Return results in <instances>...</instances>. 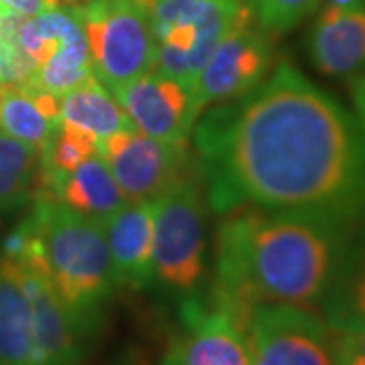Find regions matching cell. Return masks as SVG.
I'll return each mask as SVG.
<instances>
[{
    "mask_svg": "<svg viewBox=\"0 0 365 365\" xmlns=\"http://www.w3.org/2000/svg\"><path fill=\"white\" fill-rule=\"evenodd\" d=\"M195 144L215 213L288 209L365 222V122L290 63L211 108Z\"/></svg>",
    "mask_w": 365,
    "mask_h": 365,
    "instance_id": "cell-1",
    "label": "cell"
},
{
    "mask_svg": "<svg viewBox=\"0 0 365 365\" xmlns=\"http://www.w3.org/2000/svg\"><path fill=\"white\" fill-rule=\"evenodd\" d=\"M357 227V222L319 211H230L217 234L213 302L242 323L260 302L314 311Z\"/></svg>",
    "mask_w": 365,
    "mask_h": 365,
    "instance_id": "cell-2",
    "label": "cell"
},
{
    "mask_svg": "<svg viewBox=\"0 0 365 365\" xmlns=\"http://www.w3.org/2000/svg\"><path fill=\"white\" fill-rule=\"evenodd\" d=\"M35 207L19 225L39 256L51 287L90 343L104 327L106 309L118 282L104 223L83 217L49 197H35Z\"/></svg>",
    "mask_w": 365,
    "mask_h": 365,
    "instance_id": "cell-3",
    "label": "cell"
},
{
    "mask_svg": "<svg viewBox=\"0 0 365 365\" xmlns=\"http://www.w3.org/2000/svg\"><path fill=\"white\" fill-rule=\"evenodd\" d=\"M205 278L203 179L193 169L157 199L150 287L189 300Z\"/></svg>",
    "mask_w": 365,
    "mask_h": 365,
    "instance_id": "cell-4",
    "label": "cell"
},
{
    "mask_svg": "<svg viewBox=\"0 0 365 365\" xmlns=\"http://www.w3.org/2000/svg\"><path fill=\"white\" fill-rule=\"evenodd\" d=\"M248 14L244 0H157L150 11L155 71L193 90L211 53Z\"/></svg>",
    "mask_w": 365,
    "mask_h": 365,
    "instance_id": "cell-5",
    "label": "cell"
},
{
    "mask_svg": "<svg viewBox=\"0 0 365 365\" xmlns=\"http://www.w3.org/2000/svg\"><path fill=\"white\" fill-rule=\"evenodd\" d=\"M93 76L112 93L155 69L150 14L132 0H86L78 6Z\"/></svg>",
    "mask_w": 365,
    "mask_h": 365,
    "instance_id": "cell-6",
    "label": "cell"
},
{
    "mask_svg": "<svg viewBox=\"0 0 365 365\" xmlns=\"http://www.w3.org/2000/svg\"><path fill=\"white\" fill-rule=\"evenodd\" d=\"M244 331L252 365H337L335 331L313 309L260 302Z\"/></svg>",
    "mask_w": 365,
    "mask_h": 365,
    "instance_id": "cell-7",
    "label": "cell"
},
{
    "mask_svg": "<svg viewBox=\"0 0 365 365\" xmlns=\"http://www.w3.org/2000/svg\"><path fill=\"white\" fill-rule=\"evenodd\" d=\"M19 45L33 66V78L26 88L61 98L93 76L78 6H55L23 19L19 26Z\"/></svg>",
    "mask_w": 365,
    "mask_h": 365,
    "instance_id": "cell-8",
    "label": "cell"
},
{
    "mask_svg": "<svg viewBox=\"0 0 365 365\" xmlns=\"http://www.w3.org/2000/svg\"><path fill=\"white\" fill-rule=\"evenodd\" d=\"M98 155L106 160L128 203L157 201L197 167L187 143L158 140L136 128L98 140Z\"/></svg>",
    "mask_w": 365,
    "mask_h": 365,
    "instance_id": "cell-9",
    "label": "cell"
},
{
    "mask_svg": "<svg viewBox=\"0 0 365 365\" xmlns=\"http://www.w3.org/2000/svg\"><path fill=\"white\" fill-rule=\"evenodd\" d=\"M270 35L252 14L230 29L193 83L201 112L234 102L260 86L274 63Z\"/></svg>",
    "mask_w": 365,
    "mask_h": 365,
    "instance_id": "cell-10",
    "label": "cell"
},
{
    "mask_svg": "<svg viewBox=\"0 0 365 365\" xmlns=\"http://www.w3.org/2000/svg\"><path fill=\"white\" fill-rule=\"evenodd\" d=\"M181 319L160 365H252L244 323L230 311L193 297L181 302Z\"/></svg>",
    "mask_w": 365,
    "mask_h": 365,
    "instance_id": "cell-11",
    "label": "cell"
},
{
    "mask_svg": "<svg viewBox=\"0 0 365 365\" xmlns=\"http://www.w3.org/2000/svg\"><path fill=\"white\" fill-rule=\"evenodd\" d=\"M114 96L136 130L167 143H187L201 116L193 90L155 69Z\"/></svg>",
    "mask_w": 365,
    "mask_h": 365,
    "instance_id": "cell-12",
    "label": "cell"
},
{
    "mask_svg": "<svg viewBox=\"0 0 365 365\" xmlns=\"http://www.w3.org/2000/svg\"><path fill=\"white\" fill-rule=\"evenodd\" d=\"M313 66L329 78L365 71V0L357 4L323 2L307 35Z\"/></svg>",
    "mask_w": 365,
    "mask_h": 365,
    "instance_id": "cell-13",
    "label": "cell"
},
{
    "mask_svg": "<svg viewBox=\"0 0 365 365\" xmlns=\"http://www.w3.org/2000/svg\"><path fill=\"white\" fill-rule=\"evenodd\" d=\"M0 365H45L23 264L0 252Z\"/></svg>",
    "mask_w": 365,
    "mask_h": 365,
    "instance_id": "cell-14",
    "label": "cell"
},
{
    "mask_svg": "<svg viewBox=\"0 0 365 365\" xmlns=\"http://www.w3.org/2000/svg\"><path fill=\"white\" fill-rule=\"evenodd\" d=\"M157 201L126 203L104 222L118 287L144 290L153 280Z\"/></svg>",
    "mask_w": 365,
    "mask_h": 365,
    "instance_id": "cell-15",
    "label": "cell"
},
{
    "mask_svg": "<svg viewBox=\"0 0 365 365\" xmlns=\"http://www.w3.org/2000/svg\"><path fill=\"white\" fill-rule=\"evenodd\" d=\"M37 195L49 197L63 207L100 223L128 203L106 160L98 153L66 177L41 187Z\"/></svg>",
    "mask_w": 365,
    "mask_h": 365,
    "instance_id": "cell-16",
    "label": "cell"
},
{
    "mask_svg": "<svg viewBox=\"0 0 365 365\" xmlns=\"http://www.w3.org/2000/svg\"><path fill=\"white\" fill-rule=\"evenodd\" d=\"M319 309L333 331H365V222L355 230Z\"/></svg>",
    "mask_w": 365,
    "mask_h": 365,
    "instance_id": "cell-17",
    "label": "cell"
},
{
    "mask_svg": "<svg viewBox=\"0 0 365 365\" xmlns=\"http://www.w3.org/2000/svg\"><path fill=\"white\" fill-rule=\"evenodd\" d=\"M2 86V83H0ZM59 124V96L26 86L0 88V132L43 150Z\"/></svg>",
    "mask_w": 365,
    "mask_h": 365,
    "instance_id": "cell-18",
    "label": "cell"
},
{
    "mask_svg": "<svg viewBox=\"0 0 365 365\" xmlns=\"http://www.w3.org/2000/svg\"><path fill=\"white\" fill-rule=\"evenodd\" d=\"M59 120L86 130L98 140L134 128L116 96L96 76L59 98Z\"/></svg>",
    "mask_w": 365,
    "mask_h": 365,
    "instance_id": "cell-19",
    "label": "cell"
},
{
    "mask_svg": "<svg viewBox=\"0 0 365 365\" xmlns=\"http://www.w3.org/2000/svg\"><path fill=\"white\" fill-rule=\"evenodd\" d=\"M39 187V150L0 132V217L35 201Z\"/></svg>",
    "mask_w": 365,
    "mask_h": 365,
    "instance_id": "cell-20",
    "label": "cell"
},
{
    "mask_svg": "<svg viewBox=\"0 0 365 365\" xmlns=\"http://www.w3.org/2000/svg\"><path fill=\"white\" fill-rule=\"evenodd\" d=\"M98 153V138L59 120L51 138L41 150V187L66 177ZM39 187V189H41Z\"/></svg>",
    "mask_w": 365,
    "mask_h": 365,
    "instance_id": "cell-21",
    "label": "cell"
},
{
    "mask_svg": "<svg viewBox=\"0 0 365 365\" xmlns=\"http://www.w3.org/2000/svg\"><path fill=\"white\" fill-rule=\"evenodd\" d=\"M244 4L268 33H287L317 13L323 0H244Z\"/></svg>",
    "mask_w": 365,
    "mask_h": 365,
    "instance_id": "cell-22",
    "label": "cell"
},
{
    "mask_svg": "<svg viewBox=\"0 0 365 365\" xmlns=\"http://www.w3.org/2000/svg\"><path fill=\"white\" fill-rule=\"evenodd\" d=\"M337 365H365V331H335Z\"/></svg>",
    "mask_w": 365,
    "mask_h": 365,
    "instance_id": "cell-23",
    "label": "cell"
},
{
    "mask_svg": "<svg viewBox=\"0 0 365 365\" xmlns=\"http://www.w3.org/2000/svg\"><path fill=\"white\" fill-rule=\"evenodd\" d=\"M55 6H59V0H0V9L4 13L19 14L25 19L51 11Z\"/></svg>",
    "mask_w": 365,
    "mask_h": 365,
    "instance_id": "cell-24",
    "label": "cell"
},
{
    "mask_svg": "<svg viewBox=\"0 0 365 365\" xmlns=\"http://www.w3.org/2000/svg\"><path fill=\"white\" fill-rule=\"evenodd\" d=\"M351 96H353V106H355L357 116L361 118V120L365 122V71H361L357 78L353 79Z\"/></svg>",
    "mask_w": 365,
    "mask_h": 365,
    "instance_id": "cell-25",
    "label": "cell"
},
{
    "mask_svg": "<svg viewBox=\"0 0 365 365\" xmlns=\"http://www.w3.org/2000/svg\"><path fill=\"white\" fill-rule=\"evenodd\" d=\"M132 2H134V4H138L143 11H146V13L150 14V11H153V6H155V2H157V0H132Z\"/></svg>",
    "mask_w": 365,
    "mask_h": 365,
    "instance_id": "cell-26",
    "label": "cell"
},
{
    "mask_svg": "<svg viewBox=\"0 0 365 365\" xmlns=\"http://www.w3.org/2000/svg\"><path fill=\"white\" fill-rule=\"evenodd\" d=\"M120 365H134V364H120Z\"/></svg>",
    "mask_w": 365,
    "mask_h": 365,
    "instance_id": "cell-27",
    "label": "cell"
},
{
    "mask_svg": "<svg viewBox=\"0 0 365 365\" xmlns=\"http://www.w3.org/2000/svg\"><path fill=\"white\" fill-rule=\"evenodd\" d=\"M0 13H4V11H2V9H0Z\"/></svg>",
    "mask_w": 365,
    "mask_h": 365,
    "instance_id": "cell-28",
    "label": "cell"
},
{
    "mask_svg": "<svg viewBox=\"0 0 365 365\" xmlns=\"http://www.w3.org/2000/svg\"><path fill=\"white\" fill-rule=\"evenodd\" d=\"M0 88H2V86H0Z\"/></svg>",
    "mask_w": 365,
    "mask_h": 365,
    "instance_id": "cell-29",
    "label": "cell"
}]
</instances>
